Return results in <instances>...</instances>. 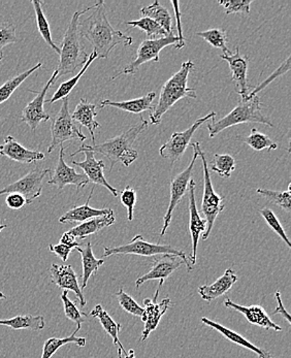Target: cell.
<instances>
[{"instance_id":"d590c367","label":"cell","mask_w":291,"mask_h":358,"mask_svg":"<svg viewBox=\"0 0 291 358\" xmlns=\"http://www.w3.org/2000/svg\"><path fill=\"white\" fill-rule=\"evenodd\" d=\"M42 66L43 64L40 62V64L34 65L32 69L24 71V73H20V75H17L16 77L12 78V79L8 80V81H6V83L2 85V86L0 87V105L6 103L8 99H10L13 93L21 86V84L24 83V81H25L29 76H31L34 71H38V69H41Z\"/></svg>"},{"instance_id":"f1b7e54d","label":"cell","mask_w":291,"mask_h":358,"mask_svg":"<svg viewBox=\"0 0 291 358\" xmlns=\"http://www.w3.org/2000/svg\"><path fill=\"white\" fill-rule=\"evenodd\" d=\"M155 97V92H149L144 96L132 99V101H112L110 99H104L101 101V108L112 106V108H119V110L132 113V114H141V113L146 112V110H152V103H153Z\"/></svg>"},{"instance_id":"11a10c76","label":"cell","mask_w":291,"mask_h":358,"mask_svg":"<svg viewBox=\"0 0 291 358\" xmlns=\"http://www.w3.org/2000/svg\"><path fill=\"white\" fill-rule=\"evenodd\" d=\"M125 358H136V353H134V349H130L126 353Z\"/></svg>"},{"instance_id":"9f6ffc18","label":"cell","mask_w":291,"mask_h":358,"mask_svg":"<svg viewBox=\"0 0 291 358\" xmlns=\"http://www.w3.org/2000/svg\"><path fill=\"white\" fill-rule=\"evenodd\" d=\"M6 227H8V224H1L0 225V231H3V229H6Z\"/></svg>"},{"instance_id":"91938a15","label":"cell","mask_w":291,"mask_h":358,"mask_svg":"<svg viewBox=\"0 0 291 358\" xmlns=\"http://www.w3.org/2000/svg\"><path fill=\"white\" fill-rule=\"evenodd\" d=\"M270 358H274L273 357H271Z\"/></svg>"},{"instance_id":"7c38bea8","label":"cell","mask_w":291,"mask_h":358,"mask_svg":"<svg viewBox=\"0 0 291 358\" xmlns=\"http://www.w3.org/2000/svg\"><path fill=\"white\" fill-rule=\"evenodd\" d=\"M197 158H199V154H197V150L193 149V157L187 168L171 179V199H169L166 214L164 215V227H162V232H160V236H164L166 234L167 229L171 225L173 213L175 211L176 207L179 205L180 201L183 199L186 191L188 190L189 184H190V181L192 180L193 169H194Z\"/></svg>"},{"instance_id":"7dc6e473","label":"cell","mask_w":291,"mask_h":358,"mask_svg":"<svg viewBox=\"0 0 291 358\" xmlns=\"http://www.w3.org/2000/svg\"><path fill=\"white\" fill-rule=\"evenodd\" d=\"M290 71V57H288V59L285 60V62H283L281 65H280L279 67H278L277 71H274L273 73L270 76V77L268 78V79L266 80V81L262 82V83H260L258 85L257 87H256L255 89H254L252 92H249L248 97L247 99H251V97L257 96L258 92H260V91L264 90V88H266L267 86H269L271 83V82L275 81V80H277L278 78L281 77V76H283L284 73H288V71Z\"/></svg>"},{"instance_id":"4dcf8cb0","label":"cell","mask_w":291,"mask_h":358,"mask_svg":"<svg viewBox=\"0 0 291 358\" xmlns=\"http://www.w3.org/2000/svg\"><path fill=\"white\" fill-rule=\"evenodd\" d=\"M0 325L10 327L14 331H38L45 329V322L43 316L18 315L10 319H0Z\"/></svg>"},{"instance_id":"d6986e66","label":"cell","mask_w":291,"mask_h":358,"mask_svg":"<svg viewBox=\"0 0 291 358\" xmlns=\"http://www.w3.org/2000/svg\"><path fill=\"white\" fill-rule=\"evenodd\" d=\"M221 59L225 60L229 65L232 81L236 85V90L241 95V99H247L249 95V87L247 84V71H248L249 58L241 55L240 47L236 48V52L222 54Z\"/></svg>"},{"instance_id":"f546056e","label":"cell","mask_w":291,"mask_h":358,"mask_svg":"<svg viewBox=\"0 0 291 358\" xmlns=\"http://www.w3.org/2000/svg\"><path fill=\"white\" fill-rule=\"evenodd\" d=\"M76 250L81 254L82 266H83V275H82L81 289L86 288L89 279L93 274H97L99 268L104 264V259H97L92 251V245L90 242H87L86 245L76 248Z\"/></svg>"},{"instance_id":"7a4b0ae2","label":"cell","mask_w":291,"mask_h":358,"mask_svg":"<svg viewBox=\"0 0 291 358\" xmlns=\"http://www.w3.org/2000/svg\"><path fill=\"white\" fill-rule=\"evenodd\" d=\"M193 69H194V64L191 60L183 62L181 69L164 83L160 91L157 105L154 106L150 112L151 124H160L164 115L181 99L185 97L197 99L195 89L189 88L187 86L188 77Z\"/></svg>"},{"instance_id":"6da1fadb","label":"cell","mask_w":291,"mask_h":358,"mask_svg":"<svg viewBox=\"0 0 291 358\" xmlns=\"http://www.w3.org/2000/svg\"><path fill=\"white\" fill-rule=\"evenodd\" d=\"M79 28L82 38H86L92 45L97 58L106 59L117 45L127 47L132 43V36L114 29L111 25L106 17L104 1H99L94 12L80 23Z\"/></svg>"},{"instance_id":"ba28073f","label":"cell","mask_w":291,"mask_h":358,"mask_svg":"<svg viewBox=\"0 0 291 358\" xmlns=\"http://www.w3.org/2000/svg\"><path fill=\"white\" fill-rule=\"evenodd\" d=\"M51 144L48 147V152L51 153L58 146L62 147L63 143L69 141H86V136L82 134L81 128L76 125L69 113V99H62V108L54 117L51 124Z\"/></svg>"},{"instance_id":"4fadbf2b","label":"cell","mask_w":291,"mask_h":358,"mask_svg":"<svg viewBox=\"0 0 291 358\" xmlns=\"http://www.w3.org/2000/svg\"><path fill=\"white\" fill-rule=\"evenodd\" d=\"M57 71H54L53 75L50 78L48 83L41 91L28 90L29 92L36 94V99L30 101L27 106L24 108L22 113L21 121L25 122L32 131H36V128L41 124V122H47L51 119L50 115L45 113L43 105H45V95H47L49 89L57 81Z\"/></svg>"},{"instance_id":"ffe728a7","label":"cell","mask_w":291,"mask_h":358,"mask_svg":"<svg viewBox=\"0 0 291 358\" xmlns=\"http://www.w3.org/2000/svg\"><path fill=\"white\" fill-rule=\"evenodd\" d=\"M159 290L160 289L156 290L153 299H144V313L141 316L145 324L144 329H143L142 337H141V340H142L143 342L147 340L152 331L157 329L162 316L166 314L167 309H169V306H171V299H169V297L162 299L159 303H157Z\"/></svg>"},{"instance_id":"2e32d148","label":"cell","mask_w":291,"mask_h":358,"mask_svg":"<svg viewBox=\"0 0 291 358\" xmlns=\"http://www.w3.org/2000/svg\"><path fill=\"white\" fill-rule=\"evenodd\" d=\"M183 260H179L177 256L169 255V254L155 258L153 264H152L150 272L136 279V287H140L145 282L158 280L159 281L160 289L164 286L166 279H169L171 275L175 273L180 266H183Z\"/></svg>"},{"instance_id":"7bdbcfd3","label":"cell","mask_w":291,"mask_h":358,"mask_svg":"<svg viewBox=\"0 0 291 358\" xmlns=\"http://www.w3.org/2000/svg\"><path fill=\"white\" fill-rule=\"evenodd\" d=\"M260 213L264 217V220H266L267 224L286 243L288 248H291L290 238L285 234L283 227H282L281 223L278 220L277 216L274 214V212L271 209H268V208H264V209L260 210Z\"/></svg>"},{"instance_id":"680465c9","label":"cell","mask_w":291,"mask_h":358,"mask_svg":"<svg viewBox=\"0 0 291 358\" xmlns=\"http://www.w3.org/2000/svg\"><path fill=\"white\" fill-rule=\"evenodd\" d=\"M2 59H3V57H0V62H1Z\"/></svg>"},{"instance_id":"30bf717a","label":"cell","mask_w":291,"mask_h":358,"mask_svg":"<svg viewBox=\"0 0 291 358\" xmlns=\"http://www.w3.org/2000/svg\"><path fill=\"white\" fill-rule=\"evenodd\" d=\"M216 113L211 112L207 116L203 118L197 119L192 127L186 129L183 132H173L169 140L166 144L162 145L159 149V154L164 159L169 160L171 164L177 162L180 158L185 153L186 149L190 145V141L192 140L193 134L199 129L204 123L207 122L210 119L215 118Z\"/></svg>"},{"instance_id":"e0dca14e","label":"cell","mask_w":291,"mask_h":358,"mask_svg":"<svg viewBox=\"0 0 291 358\" xmlns=\"http://www.w3.org/2000/svg\"><path fill=\"white\" fill-rule=\"evenodd\" d=\"M189 231H190L191 240H192V251L189 256V264L192 266L197 264V246H199L201 234L207 229V221L201 218L195 201V182L191 180L189 184Z\"/></svg>"},{"instance_id":"484cf974","label":"cell","mask_w":291,"mask_h":358,"mask_svg":"<svg viewBox=\"0 0 291 358\" xmlns=\"http://www.w3.org/2000/svg\"><path fill=\"white\" fill-rule=\"evenodd\" d=\"M201 322H203L204 324L208 325L211 329H216V331L220 333L227 340L230 341V342L234 343V344L243 347V348L248 349V350L255 353V355H258L260 358H270L271 357L270 353L267 352L266 350H262L260 347L255 346V345L250 343L247 338L239 335L236 331H232V329L219 324V323L214 322V321L210 320V319L206 318V317L201 318Z\"/></svg>"},{"instance_id":"f907efd6","label":"cell","mask_w":291,"mask_h":358,"mask_svg":"<svg viewBox=\"0 0 291 358\" xmlns=\"http://www.w3.org/2000/svg\"><path fill=\"white\" fill-rule=\"evenodd\" d=\"M49 250L60 258L63 262H66L69 259V254H71L73 249L69 248V247L65 246L63 244L58 245H49Z\"/></svg>"},{"instance_id":"5bb4252c","label":"cell","mask_w":291,"mask_h":358,"mask_svg":"<svg viewBox=\"0 0 291 358\" xmlns=\"http://www.w3.org/2000/svg\"><path fill=\"white\" fill-rule=\"evenodd\" d=\"M65 148L60 147L59 157L55 171L51 173V179L49 180V185H54L59 190H62L66 185H73L78 190L88 185L89 180L85 173H77L75 168L67 166L64 160Z\"/></svg>"},{"instance_id":"83f0119b","label":"cell","mask_w":291,"mask_h":358,"mask_svg":"<svg viewBox=\"0 0 291 358\" xmlns=\"http://www.w3.org/2000/svg\"><path fill=\"white\" fill-rule=\"evenodd\" d=\"M116 218H115L114 213L110 215H104V216L95 217V218L89 219V220L85 221L78 227H73L69 231V234H73L76 238H80V240H84V238H88L89 236L97 234L101 231V229H106V227H111L114 224Z\"/></svg>"},{"instance_id":"bcb514c9","label":"cell","mask_w":291,"mask_h":358,"mask_svg":"<svg viewBox=\"0 0 291 358\" xmlns=\"http://www.w3.org/2000/svg\"><path fill=\"white\" fill-rule=\"evenodd\" d=\"M252 0H225L218 1L219 6L225 8L227 15L250 14V6Z\"/></svg>"},{"instance_id":"52a82bcc","label":"cell","mask_w":291,"mask_h":358,"mask_svg":"<svg viewBox=\"0 0 291 358\" xmlns=\"http://www.w3.org/2000/svg\"><path fill=\"white\" fill-rule=\"evenodd\" d=\"M192 149L197 150L199 157L203 162L204 169V195L201 201V212L205 215V220L207 221V229L203 234V240L206 241L210 236L214 227L215 221L221 212L225 210L223 199L215 192L213 187L212 180H211L210 169H208V160L205 152L201 150L199 143L191 144Z\"/></svg>"},{"instance_id":"60d3db41","label":"cell","mask_w":291,"mask_h":358,"mask_svg":"<svg viewBox=\"0 0 291 358\" xmlns=\"http://www.w3.org/2000/svg\"><path fill=\"white\" fill-rule=\"evenodd\" d=\"M236 169V160L229 154H215L211 171L218 173L220 177L229 178Z\"/></svg>"},{"instance_id":"74e56055","label":"cell","mask_w":291,"mask_h":358,"mask_svg":"<svg viewBox=\"0 0 291 358\" xmlns=\"http://www.w3.org/2000/svg\"><path fill=\"white\" fill-rule=\"evenodd\" d=\"M126 25L140 28L143 31H145L146 36L149 38V40H156V38H166V36H169L159 24L147 18V17H142V18L136 21L126 22Z\"/></svg>"},{"instance_id":"1f68e13d","label":"cell","mask_w":291,"mask_h":358,"mask_svg":"<svg viewBox=\"0 0 291 358\" xmlns=\"http://www.w3.org/2000/svg\"><path fill=\"white\" fill-rule=\"evenodd\" d=\"M82 324H78L76 331L66 338H50L43 343L42 357L51 358L62 347L67 344H76L79 347H85L86 338L77 337V334L81 329Z\"/></svg>"},{"instance_id":"c3c4849f","label":"cell","mask_w":291,"mask_h":358,"mask_svg":"<svg viewBox=\"0 0 291 358\" xmlns=\"http://www.w3.org/2000/svg\"><path fill=\"white\" fill-rule=\"evenodd\" d=\"M121 203L127 210L128 221L134 220V207L136 203V191L134 188L127 186L125 190L121 192Z\"/></svg>"},{"instance_id":"f6af8a7d","label":"cell","mask_w":291,"mask_h":358,"mask_svg":"<svg viewBox=\"0 0 291 358\" xmlns=\"http://www.w3.org/2000/svg\"><path fill=\"white\" fill-rule=\"evenodd\" d=\"M117 299L120 303L121 308L127 313L132 316H142L144 313V308L141 307L129 294H126L125 290L121 288L116 294Z\"/></svg>"},{"instance_id":"5b68a950","label":"cell","mask_w":291,"mask_h":358,"mask_svg":"<svg viewBox=\"0 0 291 358\" xmlns=\"http://www.w3.org/2000/svg\"><path fill=\"white\" fill-rule=\"evenodd\" d=\"M245 123H262V124L274 127L270 119L262 115L260 97L241 99L240 103L227 116L219 120H215V118H213L212 121L208 123V136L210 138H214L227 128L245 124Z\"/></svg>"},{"instance_id":"d6a6232c","label":"cell","mask_w":291,"mask_h":358,"mask_svg":"<svg viewBox=\"0 0 291 358\" xmlns=\"http://www.w3.org/2000/svg\"><path fill=\"white\" fill-rule=\"evenodd\" d=\"M141 14L159 24L166 30L167 34H173V19H171V14L167 8L162 6L157 0L150 6L143 8L141 10Z\"/></svg>"},{"instance_id":"9c48e42d","label":"cell","mask_w":291,"mask_h":358,"mask_svg":"<svg viewBox=\"0 0 291 358\" xmlns=\"http://www.w3.org/2000/svg\"><path fill=\"white\" fill-rule=\"evenodd\" d=\"M167 45H175L176 49L181 50V43L177 36L169 34L166 38H156V40H146L139 45L138 51H136V59L125 66L120 73H117L112 80L118 78L121 75H132L136 73L138 69L143 64L147 62H159V54Z\"/></svg>"},{"instance_id":"f5cc1de1","label":"cell","mask_w":291,"mask_h":358,"mask_svg":"<svg viewBox=\"0 0 291 358\" xmlns=\"http://www.w3.org/2000/svg\"><path fill=\"white\" fill-rule=\"evenodd\" d=\"M275 299L277 301V308H276L275 311H274V314H281L284 318L286 319L288 323H291L290 314L286 311L285 308H284L283 303H282L281 294L280 292H277L275 294Z\"/></svg>"},{"instance_id":"db71d44e","label":"cell","mask_w":291,"mask_h":358,"mask_svg":"<svg viewBox=\"0 0 291 358\" xmlns=\"http://www.w3.org/2000/svg\"><path fill=\"white\" fill-rule=\"evenodd\" d=\"M60 244L65 245V246L69 247V248L76 249L80 246L79 243L77 242V238L69 234V231L64 232L60 238Z\"/></svg>"},{"instance_id":"cb8c5ba5","label":"cell","mask_w":291,"mask_h":358,"mask_svg":"<svg viewBox=\"0 0 291 358\" xmlns=\"http://www.w3.org/2000/svg\"><path fill=\"white\" fill-rule=\"evenodd\" d=\"M93 193H94V187L90 191L88 199H87L86 203L80 207L73 208V209L69 210L60 217V223H73V222H81L83 223L85 221L89 220V219L95 218V217L104 216V215L113 214L114 211L112 209H93L89 206L91 199H92Z\"/></svg>"},{"instance_id":"44dd1931","label":"cell","mask_w":291,"mask_h":358,"mask_svg":"<svg viewBox=\"0 0 291 358\" xmlns=\"http://www.w3.org/2000/svg\"><path fill=\"white\" fill-rule=\"evenodd\" d=\"M0 155L14 160L19 164H30L32 162L45 159L43 152L34 151L22 146L12 136L4 138L3 144L0 146Z\"/></svg>"},{"instance_id":"6f0895ef","label":"cell","mask_w":291,"mask_h":358,"mask_svg":"<svg viewBox=\"0 0 291 358\" xmlns=\"http://www.w3.org/2000/svg\"><path fill=\"white\" fill-rule=\"evenodd\" d=\"M6 294H3V292H0V299H6Z\"/></svg>"},{"instance_id":"d4e9b609","label":"cell","mask_w":291,"mask_h":358,"mask_svg":"<svg viewBox=\"0 0 291 358\" xmlns=\"http://www.w3.org/2000/svg\"><path fill=\"white\" fill-rule=\"evenodd\" d=\"M97 116V106L88 103L85 99H81L79 105L76 106L75 110L71 115V118L75 122L80 123L82 127H85L89 130L93 145H95V130L101 127V124L95 120Z\"/></svg>"},{"instance_id":"836d02e7","label":"cell","mask_w":291,"mask_h":358,"mask_svg":"<svg viewBox=\"0 0 291 358\" xmlns=\"http://www.w3.org/2000/svg\"><path fill=\"white\" fill-rule=\"evenodd\" d=\"M95 59H97V54L93 51L92 53L90 54V56L87 58V62H85V64L82 66L81 71H80L75 77L69 79V81L63 82V83L58 87L57 91L54 93L52 99H49V101H45V103H56V101H62V99H65V97H69L71 91H73V88L77 86V84L79 83L80 79L83 77L87 69H89V66L92 64V62H94Z\"/></svg>"},{"instance_id":"816d5d0a","label":"cell","mask_w":291,"mask_h":358,"mask_svg":"<svg viewBox=\"0 0 291 358\" xmlns=\"http://www.w3.org/2000/svg\"><path fill=\"white\" fill-rule=\"evenodd\" d=\"M173 4V8H175V15L176 19H177V29H178V38L180 40V43H181V47H185V38L183 36V32H182V25H181V13L179 10V2L173 1L171 2Z\"/></svg>"},{"instance_id":"ac0fdd59","label":"cell","mask_w":291,"mask_h":358,"mask_svg":"<svg viewBox=\"0 0 291 358\" xmlns=\"http://www.w3.org/2000/svg\"><path fill=\"white\" fill-rule=\"evenodd\" d=\"M50 275H51L52 282L60 289H63V292L64 290L65 292H73L77 295L78 301L82 308L87 305L83 290L81 289V286L79 285V281H78V275L71 266L69 264L59 266V264H53L50 268Z\"/></svg>"},{"instance_id":"f35d334b","label":"cell","mask_w":291,"mask_h":358,"mask_svg":"<svg viewBox=\"0 0 291 358\" xmlns=\"http://www.w3.org/2000/svg\"><path fill=\"white\" fill-rule=\"evenodd\" d=\"M197 36H199V38H204L206 42L210 43L213 47L222 50L223 54L232 53L227 45V34L225 29L214 28V29L197 32Z\"/></svg>"},{"instance_id":"277c9868","label":"cell","mask_w":291,"mask_h":358,"mask_svg":"<svg viewBox=\"0 0 291 358\" xmlns=\"http://www.w3.org/2000/svg\"><path fill=\"white\" fill-rule=\"evenodd\" d=\"M99 6V2L94 6H89L85 10H78L73 14L71 23L67 27L63 38L62 49H60V59L57 69V80L63 76L73 73L78 69L83 66L87 62V54L85 51L83 38L80 32V17L89 10H94Z\"/></svg>"},{"instance_id":"603a6c76","label":"cell","mask_w":291,"mask_h":358,"mask_svg":"<svg viewBox=\"0 0 291 358\" xmlns=\"http://www.w3.org/2000/svg\"><path fill=\"white\" fill-rule=\"evenodd\" d=\"M238 281V275L232 268H227L225 274L211 285H204L199 288V294L204 301H212L219 299L229 292L230 288Z\"/></svg>"},{"instance_id":"ab89813d","label":"cell","mask_w":291,"mask_h":358,"mask_svg":"<svg viewBox=\"0 0 291 358\" xmlns=\"http://www.w3.org/2000/svg\"><path fill=\"white\" fill-rule=\"evenodd\" d=\"M256 192L258 194L268 199L271 203H275L278 207L281 208L283 211L290 213V199L291 190L290 184L288 185V190L285 191H274L269 189H257Z\"/></svg>"},{"instance_id":"9a60e30c","label":"cell","mask_w":291,"mask_h":358,"mask_svg":"<svg viewBox=\"0 0 291 358\" xmlns=\"http://www.w3.org/2000/svg\"><path fill=\"white\" fill-rule=\"evenodd\" d=\"M79 153L85 154V160L84 162H73V166H79L83 169L85 175L88 178L89 183H93L94 185H101L106 187V189L110 191L112 193L113 196L117 197L119 194V191L116 189V188L113 187V186L110 185L108 181H106V177H104V166L103 160H97L95 159L94 153L91 151H88V150L82 149L81 147L79 148V150L73 152L71 154V157H73V156L77 155Z\"/></svg>"},{"instance_id":"8fae6325","label":"cell","mask_w":291,"mask_h":358,"mask_svg":"<svg viewBox=\"0 0 291 358\" xmlns=\"http://www.w3.org/2000/svg\"><path fill=\"white\" fill-rule=\"evenodd\" d=\"M48 173H51V169H34L18 181L0 189V196L16 193L25 199L26 205H30L42 195L43 181Z\"/></svg>"},{"instance_id":"e575fe53","label":"cell","mask_w":291,"mask_h":358,"mask_svg":"<svg viewBox=\"0 0 291 358\" xmlns=\"http://www.w3.org/2000/svg\"><path fill=\"white\" fill-rule=\"evenodd\" d=\"M32 6L34 8V12H36V25H38V31H40L41 36L45 42L47 43V45L49 47H51L56 53L59 55L60 54V48H58V45H56L55 43L52 40V34L51 29H50L49 22L47 20V17L43 14V2L41 1H31Z\"/></svg>"},{"instance_id":"8992f818","label":"cell","mask_w":291,"mask_h":358,"mask_svg":"<svg viewBox=\"0 0 291 358\" xmlns=\"http://www.w3.org/2000/svg\"><path fill=\"white\" fill-rule=\"evenodd\" d=\"M166 254L181 258L184 264L187 266V270H192V266L189 264L187 256H186L184 251L179 250V249L169 246V245L153 244V243L146 242L141 234L134 236L128 244L122 245V246L113 247V248L106 247L104 256L110 257L113 255H138L151 257V256L166 255Z\"/></svg>"},{"instance_id":"7402d4cb","label":"cell","mask_w":291,"mask_h":358,"mask_svg":"<svg viewBox=\"0 0 291 358\" xmlns=\"http://www.w3.org/2000/svg\"><path fill=\"white\" fill-rule=\"evenodd\" d=\"M225 308H230V309L236 310V311L242 313L251 324L257 325V327H262V329H273L275 331H282V327L273 322L268 313L260 306L254 305L251 307H245V306H240L234 303L230 299H227L225 301Z\"/></svg>"},{"instance_id":"b9f144b4","label":"cell","mask_w":291,"mask_h":358,"mask_svg":"<svg viewBox=\"0 0 291 358\" xmlns=\"http://www.w3.org/2000/svg\"><path fill=\"white\" fill-rule=\"evenodd\" d=\"M69 292H63L62 294V301L63 303V308H64V314L67 319L73 321V322L77 323V324H82L84 322L85 319L88 317L87 314L80 311L76 306L75 301H71L69 299Z\"/></svg>"},{"instance_id":"3957f363","label":"cell","mask_w":291,"mask_h":358,"mask_svg":"<svg viewBox=\"0 0 291 358\" xmlns=\"http://www.w3.org/2000/svg\"><path fill=\"white\" fill-rule=\"evenodd\" d=\"M148 127H149L148 121L142 119L138 124L130 127L119 136L106 141L103 144H95L93 146L82 145L81 148L93 153H101L106 156L111 162V166H112L111 171L118 162L125 166H129L139 157L138 151L132 148V145Z\"/></svg>"},{"instance_id":"ee69618b","label":"cell","mask_w":291,"mask_h":358,"mask_svg":"<svg viewBox=\"0 0 291 358\" xmlns=\"http://www.w3.org/2000/svg\"><path fill=\"white\" fill-rule=\"evenodd\" d=\"M19 41L16 34V25L10 22L0 24V57H3L2 50L6 45L18 43Z\"/></svg>"},{"instance_id":"681fc988","label":"cell","mask_w":291,"mask_h":358,"mask_svg":"<svg viewBox=\"0 0 291 358\" xmlns=\"http://www.w3.org/2000/svg\"><path fill=\"white\" fill-rule=\"evenodd\" d=\"M6 203L10 209L20 210L24 206H26V201L22 195L12 193L6 196Z\"/></svg>"},{"instance_id":"4316f807","label":"cell","mask_w":291,"mask_h":358,"mask_svg":"<svg viewBox=\"0 0 291 358\" xmlns=\"http://www.w3.org/2000/svg\"><path fill=\"white\" fill-rule=\"evenodd\" d=\"M89 315L99 319L101 327H104L106 333L113 338V342H114V344L116 345L117 348H118V357L123 358L122 351L125 355L127 353V351H126L123 345L121 344L118 337V333L121 331V329H122V325H121L120 323L116 322V321L110 316V314L104 309L101 305H97V307L90 312Z\"/></svg>"},{"instance_id":"8d00e7d4","label":"cell","mask_w":291,"mask_h":358,"mask_svg":"<svg viewBox=\"0 0 291 358\" xmlns=\"http://www.w3.org/2000/svg\"><path fill=\"white\" fill-rule=\"evenodd\" d=\"M239 138L255 151H262V150L271 151V150H276L278 148V145L271 140L270 136L262 134L256 128H252L251 134L248 136H243V138Z\"/></svg>"}]
</instances>
